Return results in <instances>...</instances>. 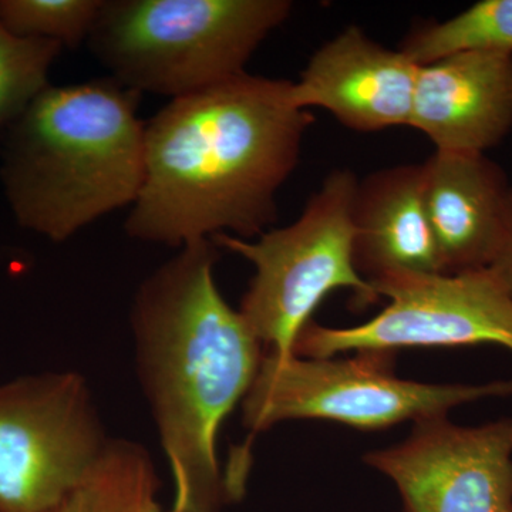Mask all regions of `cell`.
I'll return each instance as SVG.
<instances>
[{"mask_svg": "<svg viewBox=\"0 0 512 512\" xmlns=\"http://www.w3.org/2000/svg\"><path fill=\"white\" fill-rule=\"evenodd\" d=\"M291 92L289 80L245 72L170 100L146 123L128 237L181 249L218 234L254 239L268 231L315 121Z\"/></svg>", "mask_w": 512, "mask_h": 512, "instance_id": "6da1fadb", "label": "cell"}, {"mask_svg": "<svg viewBox=\"0 0 512 512\" xmlns=\"http://www.w3.org/2000/svg\"><path fill=\"white\" fill-rule=\"evenodd\" d=\"M218 249L211 239L185 245L140 285L131 306L138 377L173 473L174 512H218L234 501L218 437L265 353L218 289Z\"/></svg>", "mask_w": 512, "mask_h": 512, "instance_id": "7a4b0ae2", "label": "cell"}, {"mask_svg": "<svg viewBox=\"0 0 512 512\" xmlns=\"http://www.w3.org/2000/svg\"><path fill=\"white\" fill-rule=\"evenodd\" d=\"M143 94L101 77L52 86L0 144V183L20 227L64 242L131 207L144 180Z\"/></svg>", "mask_w": 512, "mask_h": 512, "instance_id": "3957f363", "label": "cell"}, {"mask_svg": "<svg viewBox=\"0 0 512 512\" xmlns=\"http://www.w3.org/2000/svg\"><path fill=\"white\" fill-rule=\"evenodd\" d=\"M289 0H103L86 40L110 77L171 100L247 72Z\"/></svg>", "mask_w": 512, "mask_h": 512, "instance_id": "277c9868", "label": "cell"}, {"mask_svg": "<svg viewBox=\"0 0 512 512\" xmlns=\"http://www.w3.org/2000/svg\"><path fill=\"white\" fill-rule=\"evenodd\" d=\"M359 178L332 171L306 202L301 217L256 239L218 234L211 241L255 266L241 301L242 318L265 352L291 356L303 328L330 292L352 289L360 303L376 302L353 256V200Z\"/></svg>", "mask_w": 512, "mask_h": 512, "instance_id": "5b68a950", "label": "cell"}, {"mask_svg": "<svg viewBox=\"0 0 512 512\" xmlns=\"http://www.w3.org/2000/svg\"><path fill=\"white\" fill-rule=\"evenodd\" d=\"M394 353L363 350L346 359L265 352L242 402L245 427L261 433L288 420H329L357 430L447 416L461 404L512 396V379L424 383L393 372Z\"/></svg>", "mask_w": 512, "mask_h": 512, "instance_id": "8992f818", "label": "cell"}, {"mask_svg": "<svg viewBox=\"0 0 512 512\" xmlns=\"http://www.w3.org/2000/svg\"><path fill=\"white\" fill-rule=\"evenodd\" d=\"M109 441L79 373L0 384V512H52L82 484Z\"/></svg>", "mask_w": 512, "mask_h": 512, "instance_id": "52a82bcc", "label": "cell"}, {"mask_svg": "<svg viewBox=\"0 0 512 512\" xmlns=\"http://www.w3.org/2000/svg\"><path fill=\"white\" fill-rule=\"evenodd\" d=\"M386 308L352 328L311 322L293 355L498 345L512 352V293L491 268L457 274L397 275L372 284Z\"/></svg>", "mask_w": 512, "mask_h": 512, "instance_id": "ba28073f", "label": "cell"}, {"mask_svg": "<svg viewBox=\"0 0 512 512\" xmlns=\"http://www.w3.org/2000/svg\"><path fill=\"white\" fill-rule=\"evenodd\" d=\"M365 463L392 481L403 512H508L512 417L481 426L420 420L406 440L367 453Z\"/></svg>", "mask_w": 512, "mask_h": 512, "instance_id": "9c48e42d", "label": "cell"}, {"mask_svg": "<svg viewBox=\"0 0 512 512\" xmlns=\"http://www.w3.org/2000/svg\"><path fill=\"white\" fill-rule=\"evenodd\" d=\"M419 66L349 26L319 47L292 82L299 109L319 107L357 133L409 126Z\"/></svg>", "mask_w": 512, "mask_h": 512, "instance_id": "30bf717a", "label": "cell"}, {"mask_svg": "<svg viewBox=\"0 0 512 512\" xmlns=\"http://www.w3.org/2000/svg\"><path fill=\"white\" fill-rule=\"evenodd\" d=\"M409 127L437 151L498 146L512 130V55L467 50L419 66Z\"/></svg>", "mask_w": 512, "mask_h": 512, "instance_id": "8fae6325", "label": "cell"}, {"mask_svg": "<svg viewBox=\"0 0 512 512\" xmlns=\"http://www.w3.org/2000/svg\"><path fill=\"white\" fill-rule=\"evenodd\" d=\"M421 168L444 274L488 268L512 190L503 168L485 154L437 150Z\"/></svg>", "mask_w": 512, "mask_h": 512, "instance_id": "7c38bea8", "label": "cell"}, {"mask_svg": "<svg viewBox=\"0 0 512 512\" xmlns=\"http://www.w3.org/2000/svg\"><path fill=\"white\" fill-rule=\"evenodd\" d=\"M352 220L356 269L370 286L389 276L444 274L421 164L394 165L359 180Z\"/></svg>", "mask_w": 512, "mask_h": 512, "instance_id": "4fadbf2b", "label": "cell"}, {"mask_svg": "<svg viewBox=\"0 0 512 512\" xmlns=\"http://www.w3.org/2000/svg\"><path fill=\"white\" fill-rule=\"evenodd\" d=\"M158 490L160 480L146 448L110 440L82 484L52 512H174L161 507Z\"/></svg>", "mask_w": 512, "mask_h": 512, "instance_id": "5bb4252c", "label": "cell"}, {"mask_svg": "<svg viewBox=\"0 0 512 512\" xmlns=\"http://www.w3.org/2000/svg\"><path fill=\"white\" fill-rule=\"evenodd\" d=\"M400 50L417 66L467 50L512 55V0H480L444 22L421 25Z\"/></svg>", "mask_w": 512, "mask_h": 512, "instance_id": "9a60e30c", "label": "cell"}, {"mask_svg": "<svg viewBox=\"0 0 512 512\" xmlns=\"http://www.w3.org/2000/svg\"><path fill=\"white\" fill-rule=\"evenodd\" d=\"M60 43L10 33L0 23V144L49 83V73L62 53Z\"/></svg>", "mask_w": 512, "mask_h": 512, "instance_id": "2e32d148", "label": "cell"}, {"mask_svg": "<svg viewBox=\"0 0 512 512\" xmlns=\"http://www.w3.org/2000/svg\"><path fill=\"white\" fill-rule=\"evenodd\" d=\"M103 0H0V23L10 33L76 49L86 45Z\"/></svg>", "mask_w": 512, "mask_h": 512, "instance_id": "e0dca14e", "label": "cell"}, {"mask_svg": "<svg viewBox=\"0 0 512 512\" xmlns=\"http://www.w3.org/2000/svg\"><path fill=\"white\" fill-rule=\"evenodd\" d=\"M488 268L493 269L498 278L512 293V190L508 198L507 210H505L503 229H501L500 241Z\"/></svg>", "mask_w": 512, "mask_h": 512, "instance_id": "ac0fdd59", "label": "cell"}, {"mask_svg": "<svg viewBox=\"0 0 512 512\" xmlns=\"http://www.w3.org/2000/svg\"><path fill=\"white\" fill-rule=\"evenodd\" d=\"M508 512H512V508H511V510H508Z\"/></svg>", "mask_w": 512, "mask_h": 512, "instance_id": "d6986e66", "label": "cell"}]
</instances>
